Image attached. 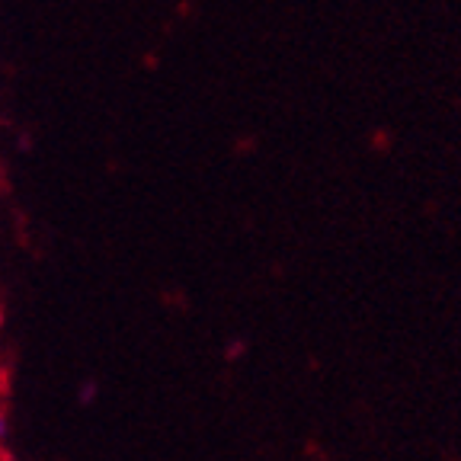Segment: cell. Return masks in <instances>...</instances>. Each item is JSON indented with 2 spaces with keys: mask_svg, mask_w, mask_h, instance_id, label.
<instances>
[{
  "mask_svg": "<svg viewBox=\"0 0 461 461\" xmlns=\"http://www.w3.org/2000/svg\"><path fill=\"white\" fill-rule=\"evenodd\" d=\"M7 436H10V423H7V417L0 413V442H7Z\"/></svg>",
  "mask_w": 461,
  "mask_h": 461,
  "instance_id": "cell-1",
  "label": "cell"
}]
</instances>
